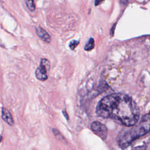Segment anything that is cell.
<instances>
[{"instance_id": "obj_1", "label": "cell", "mask_w": 150, "mask_h": 150, "mask_svg": "<svg viewBox=\"0 0 150 150\" xmlns=\"http://www.w3.org/2000/svg\"><path fill=\"white\" fill-rule=\"evenodd\" d=\"M96 113L100 117L114 120L127 127L135 125L140 114L135 102L122 93H114L103 97L97 106Z\"/></svg>"}, {"instance_id": "obj_2", "label": "cell", "mask_w": 150, "mask_h": 150, "mask_svg": "<svg viewBox=\"0 0 150 150\" xmlns=\"http://www.w3.org/2000/svg\"><path fill=\"white\" fill-rule=\"evenodd\" d=\"M150 131V112L142 117L136 126L132 127L119 135L118 142L119 146L125 148L139 137L143 136Z\"/></svg>"}, {"instance_id": "obj_3", "label": "cell", "mask_w": 150, "mask_h": 150, "mask_svg": "<svg viewBox=\"0 0 150 150\" xmlns=\"http://www.w3.org/2000/svg\"><path fill=\"white\" fill-rule=\"evenodd\" d=\"M50 64L49 61L46 59H42L39 66L35 71L36 77L40 80L45 81L48 78Z\"/></svg>"}, {"instance_id": "obj_4", "label": "cell", "mask_w": 150, "mask_h": 150, "mask_svg": "<svg viewBox=\"0 0 150 150\" xmlns=\"http://www.w3.org/2000/svg\"><path fill=\"white\" fill-rule=\"evenodd\" d=\"M91 129L94 134L101 139H105L107 135V129L106 127L98 121H94L91 125Z\"/></svg>"}, {"instance_id": "obj_5", "label": "cell", "mask_w": 150, "mask_h": 150, "mask_svg": "<svg viewBox=\"0 0 150 150\" xmlns=\"http://www.w3.org/2000/svg\"><path fill=\"white\" fill-rule=\"evenodd\" d=\"M36 33L37 35L45 42L49 43L51 42V38L49 34L42 28L38 26L36 28Z\"/></svg>"}, {"instance_id": "obj_6", "label": "cell", "mask_w": 150, "mask_h": 150, "mask_svg": "<svg viewBox=\"0 0 150 150\" xmlns=\"http://www.w3.org/2000/svg\"><path fill=\"white\" fill-rule=\"evenodd\" d=\"M1 117L2 120L8 123L10 125H13L14 124V121L12 118V115L10 112L8 111V109L6 108L2 107V114Z\"/></svg>"}, {"instance_id": "obj_7", "label": "cell", "mask_w": 150, "mask_h": 150, "mask_svg": "<svg viewBox=\"0 0 150 150\" xmlns=\"http://www.w3.org/2000/svg\"><path fill=\"white\" fill-rule=\"evenodd\" d=\"M25 4L28 8V9L32 12L34 11L36 8L35 3L34 2V0H25Z\"/></svg>"}, {"instance_id": "obj_8", "label": "cell", "mask_w": 150, "mask_h": 150, "mask_svg": "<svg viewBox=\"0 0 150 150\" xmlns=\"http://www.w3.org/2000/svg\"><path fill=\"white\" fill-rule=\"evenodd\" d=\"M94 47V40L93 38H91L88 42L86 43V46H84V50L86 51H89L92 50Z\"/></svg>"}, {"instance_id": "obj_9", "label": "cell", "mask_w": 150, "mask_h": 150, "mask_svg": "<svg viewBox=\"0 0 150 150\" xmlns=\"http://www.w3.org/2000/svg\"><path fill=\"white\" fill-rule=\"evenodd\" d=\"M53 133L56 137V138L58 139H59L60 141H63V140L65 141L64 137L61 135V134L59 132V131L57 130V129H53Z\"/></svg>"}, {"instance_id": "obj_10", "label": "cell", "mask_w": 150, "mask_h": 150, "mask_svg": "<svg viewBox=\"0 0 150 150\" xmlns=\"http://www.w3.org/2000/svg\"><path fill=\"white\" fill-rule=\"evenodd\" d=\"M79 44V42L78 40H71L70 43H69V47L71 49V50H74L77 46V45Z\"/></svg>"}, {"instance_id": "obj_11", "label": "cell", "mask_w": 150, "mask_h": 150, "mask_svg": "<svg viewBox=\"0 0 150 150\" xmlns=\"http://www.w3.org/2000/svg\"><path fill=\"white\" fill-rule=\"evenodd\" d=\"M104 0H95L94 1V4L96 6H97L98 5H100V4H101Z\"/></svg>"}]
</instances>
